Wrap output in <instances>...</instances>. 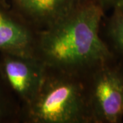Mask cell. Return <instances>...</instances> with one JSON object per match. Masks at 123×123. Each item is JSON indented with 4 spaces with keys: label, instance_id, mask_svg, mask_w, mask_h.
<instances>
[{
    "label": "cell",
    "instance_id": "cell-3",
    "mask_svg": "<svg viewBox=\"0 0 123 123\" xmlns=\"http://www.w3.org/2000/svg\"><path fill=\"white\" fill-rule=\"evenodd\" d=\"M93 123H119L123 119V78L119 62L103 66L87 77Z\"/></svg>",
    "mask_w": 123,
    "mask_h": 123
},
{
    "label": "cell",
    "instance_id": "cell-2",
    "mask_svg": "<svg viewBox=\"0 0 123 123\" xmlns=\"http://www.w3.org/2000/svg\"><path fill=\"white\" fill-rule=\"evenodd\" d=\"M23 111L29 123H93L87 78L47 68L37 94Z\"/></svg>",
    "mask_w": 123,
    "mask_h": 123
},
{
    "label": "cell",
    "instance_id": "cell-7",
    "mask_svg": "<svg viewBox=\"0 0 123 123\" xmlns=\"http://www.w3.org/2000/svg\"><path fill=\"white\" fill-rule=\"evenodd\" d=\"M112 11L106 24L105 41L117 60L123 62V13L116 7Z\"/></svg>",
    "mask_w": 123,
    "mask_h": 123
},
{
    "label": "cell",
    "instance_id": "cell-10",
    "mask_svg": "<svg viewBox=\"0 0 123 123\" xmlns=\"http://www.w3.org/2000/svg\"><path fill=\"white\" fill-rule=\"evenodd\" d=\"M116 8H118L123 13V0H119V1L118 2V4L116 5L115 6ZM114 7V8H115Z\"/></svg>",
    "mask_w": 123,
    "mask_h": 123
},
{
    "label": "cell",
    "instance_id": "cell-8",
    "mask_svg": "<svg viewBox=\"0 0 123 123\" xmlns=\"http://www.w3.org/2000/svg\"><path fill=\"white\" fill-rule=\"evenodd\" d=\"M18 114V109L14 94L6 84L0 68V123L12 122Z\"/></svg>",
    "mask_w": 123,
    "mask_h": 123
},
{
    "label": "cell",
    "instance_id": "cell-11",
    "mask_svg": "<svg viewBox=\"0 0 123 123\" xmlns=\"http://www.w3.org/2000/svg\"><path fill=\"white\" fill-rule=\"evenodd\" d=\"M119 62L120 63V68H121V72H122V75H123V62Z\"/></svg>",
    "mask_w": 123,
    "mask_h": 123
},
{
    "label": "cell",
    "instance_id": "cell-5",
    "mask_svg": "<svg viewBox=\"0 0 123 123\" xmlns=\"http://www.w3.org/2000/svg\"><path fill=\"white\" fill-rule=\"evenodd\" d=\"M36 31L6 0H0V53L36 57Z\"/></svg>",
    "mask_w": 123,
    "mask_h": 123
},
{
    "label": "cell",
    "instance_id": "cell-4",
    "mask_svg": "<svg viewBox=\"0 0 123 123\" xmlns=\"http://www.w3.org/2000/svg\"><path fill=\"white\" fill-rule=\"evenodd\" d=\"M0 68L9 88L23 107L34 98L47 71V67L38 57L6 53H0Z\"/></svg>",
    "mask_w": 123,
    "mask_h": 123
},
{
    "label": "cell",
    "instance_id": "cell-9",
    "mask_svg": "<svg viewBox=\"0 0 123 123\" xmlns=\"http://www.w3.org/2000/svg\"><path fill=\"white\" fill-rule=\"evenodd\" d=\"M97 1L105 12L110 9L114 8L119 1V0H97Z\"/></svg>",
    "mask_w": 123,
    "mask_h": 123
},
{
    "label": "cell",
    "instance_id": "cell-1",
    "mask_svg": "<svg viewBox=\"0 0 123 123\" xmlns=\"http://www.w3.org/2000/svg\"><path fill=\"white\" fill-rule=\"evenodd\" d=\"M105 11L97 0H88L67 17L37 31L35 56L45 66L87 78L117 61L101 36Z\"/></svg>",
    "mask_w": 123,
    "mask_h": 123
},
{
    "label": "cell",
    "instance_id": "cell-6",
    "mask_svg": "<svg viewBox=\"0 0 123 123\" xmlns=\"http://www.w3.org/2000/svg\"><path fill=\"white\" fill-rule=\"evenodd\" d=\"M88 1L10 0V5L37 32L60 22Z\"/></svg>",
    "mask_w": 123,
    "mask_h": 123
}]
</instances>
